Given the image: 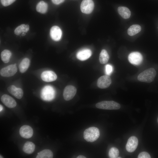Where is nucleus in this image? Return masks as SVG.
<instances>
[{"mask_svg":"<svg viewBox=\"0 0 158 158\" xmlns=\"http://www.w3.org/2000/svg\"><path fill=\"white\" fill-rule=\"evenodd\" d=\"M100 135L99 130L98 128L91 127L85 129L83 133V137L87 141L93 142L98 139Z\"/></svg>","mask_w":158,"mask_h":158,"instance_id":"obj_1","label":"nucleus"},{"mask_svg":"<svg viewBox=\"0 0 158 158\" xmlns=\"http://www.w3.org/2000/svg\"><path fill=\"white\" fill-rule=\"evenodd\" d=\"M156 75V72L153 68L146 69L138 76V79L140 81L150 83L153 81Z\"/></svg>","mask_w":158,"mask_h":158,"instance_id":"obj_2","label":"nucleus"},{"mask_svg":"<svg viewBox=\"0 0 158 158\" xmlns=\"http://www.w3.org/2000/svg\"><path fill=\"white\" fill-rule=\"evenodd\" d=\"M95 106L97 108L107 110L118 109L121 107L119 103L113 101H101L97 103Z\"/></svg>","mask_w":158,"mask_h":158,"instance_id":"obj_3","label":"nucleus"},{"mask_svg":"<svg viewBox=\"0 0 158 158\" xmlns=\"http://www.w3.org/2000/svg\"><path fill=\"white\" fill-rule=\"evenodd\" d=\"M55 91L52 87L46 86L43 88L41 92V97L44 100L49 101L54 97Z\"/></svg>","mask_w":158,"mask_h":158,"instance_id":"obj_4","label":"nucleus"},{"mask_svg":"<svg viewBox=\"0 0 158 158\" xmlns=\"http://www.w3.org/2000/svg\"><path fill=\"white\" fill-rule=\"evenodd\" d=\"M17 71L16 64H11L2 68L0 70V73L3 77H10L14 75Z\"/></svg>","mask_w":158,"mask_h":158,"instance_id":"obj_5","label":"nucleus"},{"mask_svg":"<svg viewBox=\"0 0 158 158\" xmlns=\"http://www.w3.org/2000/svg\"><path fill=\"white\" fill-rule=\"evenodd\" d=\"M94 4L92 0H83L80 5V9L83 13L88 14L92 11Z\"/></svg>","mask_w":158,"mask_h":158,"instance_id":"obj_6","label":"nucleus"},{"mask_svg":"<svg viewBox=\"0 0 158 158\" xmlns=\"http://www.w3.org/2000/svg\"><path fill=\"white\" fill-rule=\"evenodd\" d=\"M77 92L76 88L74 86L69 85L64 88L63 92L64 98L66 101L72 99L75 96Z\"/></svg>","mask_w":158,"mask_h":158,"instance_id":"obj_7","label":"nucleus"},{"mask_svg":"<svg viewBox=\"0 0 158 158\" xmlns=\"http://www.w3.org/2000/svg\"><path fill=\"white\" fill-rule=\"evenodd\" d=\"M143 58L142 54L138 52H133L131 53L128 56V60L131 64L138 65L141 63L142 61Z\"/></svg>","mask_w":158,"mask_h":158,"instance_id":"obj_8","label":"nucleus"},{"mask_svg":"<svg viewBox=\"0 0 158 158\" xmlns=\"http://www.w3.org/2000/svg\"><path fill=\"white\" fill-rule=\"evenodd\" d=\"M111 83V80L109 75H105L100 77L97 81V86L101 89L108 87Z\"/></svg>","mask_w":158,"mask_h":158,"instance_id":"obj_9","label":"nucleus"},{"mask_svg":"<svg viewBox=\"0 0 158 158\" xmlns=\"http://www.w3.org/2000/svg\"><path fill=\"white\" fill-rule=\"evenodd\" d=\"M138 144V140L135 136H132L128 139L126 145V149L129 152H134L136 149Z\"/></svg>","mask_w":158,"mask_h":158,"instance_id":"obj_10","label":"nucleus"},{"mask_svg":"<svg viewBox=\"0 0 158 158\" xmlns=\"http://www.w3.org/2000/svg\"><path fill=\"white\" fill-rule=\"evenodd\" d=\"M33 131L32 128L30 126L24 125L20 128L19 133L23 138L28 139L31 138L33 134Z\"/></svg>","mask_w":158,"mask_h":158,"instance_id":"obj_11","label":"nucleus"},{"mask_svg":"<svg viewBox=\"0 0 158 158\" xmlns=\"http://www.w3.org/2000/svg\"><path fill=\"white\" fill-rule=\"evenodd\" d=\"M2 102L9 108L15 107L17 105L15 99L12 97L6 94L3 95L1 97Z\"/></svg>","mask_w":158,"mask_h":158,"instance_id":"obj_12","label":"nucleus"},{"mask_svg":"<svg viewBox=\"0 0 158 158\" xmlns=\"http://www.w3.org/2000/svg\"><path fill=\"white\" fill-rule=\"evenodd\" d=\"M50 34L52 40L55 41H58L60 40L61 37L62 32L58 26H54L51 28Z\"/></svg>","mask_w":158,"mask_h":158,"instance_id":"obj_13","label":"nucleus"},{"mask_svg":"<svg viewBox=\"0 0 158 158\" xmlns=\"http://www.w3.org/2000/svg\"><path fill=\"white\" fill-rule=\"evenodd\" d=\"M41 78L44 81L51 82L55 80L57 76L53 71H49L43 72L41 74Z\"/></svg>","mask_w":158,"mask_h":158,"instance_id":"obj_14","label":"nucleus"},{"mask_svg":"<svg viewBox=\"0 0 158 158\" xmlns=\"http://www.w3.org/2000/svg\"><path fill=\"white\" fill-rule=\"evenodd\" d=\"M8 92L16 98L20 99L22 97L23 93L22 90L17 88L14 85L9 86L7 88Z\"/></svg>","mask_w":158,"mask_h":158,"instance_id":"obj_15","label":"nucleus"},{"mask_svg":"<svg viewBox=\"0 0 158 158\" xmlns=\"http://www.w3.org/2000/svg\"><path fill=\"white\" fill-rule=\"evenodd\" d=\"M91 50L87 49L81 50L76 54L77 58L81 61H84L88 59L91 55Z\"/></svg>","mask_w":158,"mask_h":158,"instance_id":"obj_16","label":"nucleus"},{"mask_svg":"<svg viewBox=\"0 0 158 158\" xmlns=\"http://www.w3.org/2000/svg\"><path fill=\"white\" fill-rule=\"evenodd\" d=\"M35 148V145L33 143L30 141H27L23 145V150L25 153L30 154L33 152Z\"/></svg>","mask_w":158,"mask_h":158,"instance_id":"obj_17","label":"nucleus"},{"mask_svg":"<svg viewBox=\"0 0 158 158\" xmlns=\"http://www.w3.org/2000/svg\"><path fill=\"white\" fill-rule=\"evenodd\" d=\"M118 11L119 15L125 19L128 18L130 17V11L127 7L120 6L118 8Z\"/></svg>","mask_w":158,"mask_h":158,"instance_id":"obj_18","label":"nucleus"},{"mask_svg":"<svg viewBox=\"0 0 158 158\" xmlns=\"http://www.w3.org/2000/svg\"><path fill=\"white\" fill-rule=\"evenodd\" d=\"M30 64V61L27 58L24 59L20 63L19 65V69L22 73H25L29 68Z\"/></svg>","mask_w":158,"mask_h":158,"instance_id":"obj_19","label":"nucleus"},{"mask_svg":"<svg viewBox=\"0 0 158 158\" xmlns=\"http://www.w3.org/2000/svg\"><path fill=\"white\" fill-rule=\"evenodd\" d=\"M53 153L52 152L48 149H45L38 153L36 158H52Z\"/></svg>","mask_w":158,"mask_h":158,"instance_id":"obj_20","label":"nucleus"},{"mask_svg":"<svg viewBox=\"0 0 158 158\" xmlns=\"http://www.w3.org/2000/svg\"><path fill=\"white\" fill-rule=\"evenodd\" d=\"M47 9V4L43 1H40L37 4L36 7L37 12L43 14L46 12Z\"/></svg>","mask_w":158,"mask_h":158,"instance_id":"obj_21","label":"nucleus"},{"mask_svg":"<svg viewBox=\"0 0 158 158\" xmlns=\"http://www.w3.org/2000/svg\"><path fill=\"white\" fill-rule=\"evenodd\" d=\"M141 27L139 25H132L128 29V33L129 35L133 36L139 32L141 31Z\"/></svg>","mask_w":158,"mask_h":158,"instance_id":"obj_22","label":"nucleus"},{"mask_svg":"<svg viewBox=\"0 0 158 158\" xmlns=\"http://www.w3.org/2000/svg\"><path fill=\"white\" fill-rule=\"evenodd\" d=\"M109 59V55L106 50L103 49L101 52L99 56V61L102 64L107 63Z\"/></svg>","mask_w":158,"mask_h":158,"instance_id":"obj_23","label":"nucleus"},{"mask_svg":"<svg viewBox=\"0 0 158 158\" xmlns=\"http://www.w3.org/2000/svg\"><path fill=\"white\" fill-rule=\"evenodd\" d=\"M29 30V26L28 25L24 24L17 27L14 30V33L17 35H20L21 32H27Z\"/></svg>","mask_w":158,"mask_h":158,"instance_id":"obj_24","label":"nucleus"},{"mask_svg":"<svg viewBox=\"0 0 158 158\" xmlns=\"http://www.w3.org/2000/svg\"><path fill=\"white\" fill-rule=\"evenodd\" d=\"M11 53L9 50L5 49L2 51L1 54V59L5 63H8L10 60Z\"/></svg>","mask_w":158,"mask_h":158,"instance_id":"obj_25","label":"nucleus"},{"mask_svg":"<svg viewBox=\"0 0 158 158\" xmlns=\"http://www.w3.org/2000/svg\"><path fill=\"white\" fill-rule=\"evenodd\" d=\"M119 154V151L118 149L115 147L111 148L109 152V156L110 158H118Z\"/></svg>","mask_w":158,"mask_h":158,"instance_id":"obj_26","label":"nucleus"},{"mask_svg":"<svg viewBox=\"0 0 158 158\" xmlns=\"http://www.w3.org/2000/svg\"><path fill=\"white\" fill-rule=\"evenodd\" d=\"M113 68L110 64H107L105 66V72L106 75H109L112 72Z\"/></svg>","mask_w":158,"mask_h":158,"instance_id":"obj_27","label":"nucleus"},{"mask_svg":"<svg viewBox=\"0 0 158 158\" xmlns=\"http://www.w3.org/2000/svg\"><path fill=\"white\" fill-rule=\"evenodd\" d=\"M15 1L16 0H0L1 4L5 6L10 5Z\"/></svg>","mask_w":158,"mask_h":158,"instance_id":"obj_28","label":"nucleus"},{"mask_svg":"<svg viewBox=\"0 0 158 158\" xmlns=\"http://www.w3.org/2000/svg\"><path fill=\"white\" fill-rule=\"evenodd\" d=\"M138 158H150V156L147 152H143L140 153L138 155Z\"/></svg>","mask_w":158,"mask_h":158,"instance_id":"obj_29","label":"nucleus"},{"mask_svg":"<svg viewBox=\"0 0 158 158\" xmlns=\"http://www.w3.org/2000/svg\"><path fill=\"white\" fill-rule=\"evenodd\" d=\"M65 0H51L52 2L56 5L59 4L63 2Z\"/></svg>","mask_w":158,"mask_h":158,"instance_id":"obj_30","label":"nucleus"},{"mask_svg":"<svg viewBox=\"0 0 158 158\" xmlns=\"http://www.w3.org/2000/svg\"><path fill=\"white\" fill-rule=\"evenodd\" d=\"M86 158V157L82 155H79L77 157V158Z\"/></svg>","mask_w":158,"mask_h":158,"instance_id":"obj_31","label":"nucleus"},{"mask_svg":"<svg viewBox=\"0 0 158 158\" xmlns=\"http://www.w3.org/2000/svg\"><path fill=\"white\" fill-rule=\"evenodd\" d=\"M0 111H1L2 110L3 108L2 106L1 105H0Z\"/></svg>","mask_w":158,"mask_h":158,"instance_id":"obj_32","label":"nucleus"},{"mask_svg":"<svg viewBox=\"0 0 158 158\" xmlns=\"http://www.w3.org/2000/svg\"><path fill=\"white\" fill-rule=\"evenodd\" d=\"M26 35L25 33V32H22V36H24L25 35Z\"/></svg>","mask_w":158,"mask_h":158,"instance_id":"obj_33","label":"nucleus"}]
</instances>
